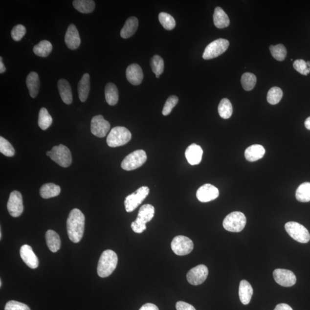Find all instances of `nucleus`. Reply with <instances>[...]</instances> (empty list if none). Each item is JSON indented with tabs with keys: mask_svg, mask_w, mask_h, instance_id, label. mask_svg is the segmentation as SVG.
<instances>
[{
	"mask_svg": "<svg viewBox=\"0 0 310 310\" xmlns=\"http://www.w3.org/2000/svg\"><path fill=\"white\" fill-rule=\"evenodd\" d=\"M85 217L80 210L71 211L67 220V230L69 239L74 243L81 242L85 230Z\"/></svg>",
	"mask_w": 310,
	"mask_h": 310,
	"instance_id": "obj_1",
	"label": "nucleus"
},
{
	"mask_svg": "<svg viewBox=\"0 0 310 310\" xmlns=\"http://www.w3.org/2000/svg\"><path fill=\"white\" fill-rule=\"evenodd\" d=\"M117 263V254L110 249L105 250L99 260L97 266L98 276L101 278L110 276L116 268Z\"/></svg>",
	"mask_w": 310,
	"mask_h": 310,
	"instance_id": "obj_2",
	"label": "nucleus"
},
{
	"mask_svg": "<svg viewBox=\"0 0 310 310\" xmlns=\"http://www.w3.org/2000/svg\"><path fill=\"white\" fill-rule=\"evenodd\" d=\"M155 215V208L150 204H144L140 207L136 220L132 223L133 232L141 233L147 229L146 223L153 220Z\"/></svg>",
	"mask_w": 310,
	"mask_h": 310,
	"instance_id": "obj_3",
	"label": "nucleus"
},
{
	"mask_svg": "<svg viewBox=\"0 0 310 310\" xmlns=\"http://www.w3.org/2000/svg\"><path fill=\"white\" fill-rule=\"evenodd\" d=\"M132 134L127 128L124 127H114L109 133L107 142L111 147L124 146L131 140Z\"/></svg>",
	"mask_w": 310,
	"mask_h": 310,
	"instance_id": "obj_4",
	"label": "nucleus"
},
{
	"mask_svg": "<svg viewBox=\"0 0 310 310\" xmlns=\"http://www.w3.org/2000/svg\"><path fill=\"white\" fill-rule=\"evenodd\" d=\"M47 155L52 160L62 167L67 168L72 163L70 151L63 144L52 148L50 151L47 152Z\"/></svg>",
	"mask_w": 310,
	"mask_h": 310,
	"instance_id": "obj_5",
	"label": "nucleus"
},
{
	"mask_svg": "<svg viewBox=\"0 0 310 310\" xmlns=\"http://www.w3.org/2000/svg\"><path fill=\"white\" fill-rule=\"evenodd\" d=\"M246 223V217L240 212L230 213L224 219L223 226L230 232H240L245 227Z\"/></svg>",
	"mask_w": 310,
	"mask_h": 310,
	"instance_id": "obj_6",
	"label": "nucleus"
},
{
	"mask_svg": "<svg viewBox=\"0 0 310 310\" xmlns=\"http://www.w3.org/2000/svg\"><path fill=\"white\" fill-rule=\"evenodd\" d=\"M147 159L146 152L138 150L133 152L122 161L121 167L124 170L133 171L138 169L146 163Z\"/></svg>",
	"mask_w": 310,
	"mask_h": 310,
	"instance_id": "obj_7",
	"label": "nucleus"
},
{
	"mask_svg": "<svg viewBox=\"0 0 310 310\" xmlns=\"http://www.w3.org/2000/svg\"><path fill=\"white\" fill-rule=\"evenodd\" d=\"M150 193V189L143 186L138 189L134 193L130 194L125 199L124 204L128 213L133 212L143 202Z\"/></svg>",
	"mask_w": 310,
	"mask_h": 310,
	"instance_id": "obj_8",
	"label": "nucleus"
},
{
	"mask_svg": "<svg viewBox=\"0 0 310 310\" xmlns=\"http://www.w3.org/2000/svg\"><path fill=\"white\" fill-rule=\"evenodd\" d=\"M285 229L288 235L296 242L303 244L309 242L310 233L301 224L296 222H289L286 224Z\"/></svg>",
	"mask_w": 310,
	"mask_h": 310,
	"instance_id": "obj_9",
	"label": "nucleus"
},
{
	"mask_svg": "<svg viewBox=\"0 0 310 310\" xmlns=\"http://www.w3.org/2000/svg\"><path fill=\"white\" fill-rule=\"evenodd\" d=\"M229 46V42L226 39H219L207 46L203 54V58L209 60L219 57L225 52Z\"/></svg>",
	"mask_w": 310,
	"mask_h": 310,
	"instance_id": "obj_10",
	"label": "nucleus"
},
{
	"mask_svg": "<svg viewBox=\"0 0 310 310\" xmlns=\"http://www.w3.org/2000/svg\"><path fill=\"white\" fill-rule=\"evenodd\" d=\"M171 245L173 251L178 256L189 255L194 249L192 240L184 236L175 237Z\"/></svg>",
	"mask_w": 310,
	"mask_h": 310,
	"instance_id": "obj_11",
	"label": "nucleus"
},
{
	"mask_svg": "<svg viewBox=\"0 0 310 310\" xmlns=\"http://www.w3.org/2000/svg\"><path fill=\"white\" fill-rule=\"evenodd\" d=\"M209 274V270L206 266L201 265L194 267L187 274L188 282L191 285L199 286L206 280Z\"/></svg>",
	"mask_w": 310,
	"mask_h": 310,
	"instance_id": "obj_12",
	"label": "nucleus"
},
{
	"mask_svg": "<svg viewBox=\"0 0 310 310\" xmlns=\"http://www.w3.org/2000/svg\"><path fill=\"white\" fill-rule=\"evenodd\" d=\"M8 212L13 217L21 216L24 210L22 198L18 191H14L10 194L7 203Z\"/></svg>",
	"mask_w": 310,
	"mask_h": 310,
	"instance_id": "obj_13",
	"label": "nucleus"
},
{
	"mask_svg": "<svg viewBox=\"0 0 310 310\" xmlns=\"http://www.w3.org/2000/svg\"><path fill=\"white\" fill-rule=\"evenodd\" d=\"M111 125L110 123L104 119L101 115L94 116L91 121V132L94 136L98 137L106 136L110 131Z\"/></svg>",
	"mask_w": 310,
	"mask_h": 310,
	"instance_id": "obj_14",
	"label": "nucleus"
},
{
	"mask_svg": "<svg viewBox=\"0 0 310 310\" xmlns=\"http://www.w3.org/2000/svg\"><path fill=\"white\" fill-rule=\"evenodd\" d=\"M273 276L277 283L286 288L291 287L296 282L294 273L289 270L276 269L273 271Z\"/></svg>",
	"mask_w": 310,
	"mask_h": 310,
	"instance_id": "obj_15",
	"label": "nucleus"
},
{
	"mask_svg": "<svg viewBox=\"0 0 310 310\" xmlns=\"http://www.w3.org/2000/svg\"><path fill=\"white\" fill-rule=\"evenodd\" d=\"M219 190L211 184H205L197 190V197L201 202H208L217 199Z\"/></svg>",
	"mask_w": 310,
	"mask_h": 310,
	"instance_id": "obj_16",
	"label": "nucleus"
},
{
	"mask_svg": "<svg viewBox=\"0 0 310 310\" xmlns=\"http://www.w3.org/2000/svg\"><path fill=\"white\" fill-rule=\"evenodd\" d=\"M65 44L67 47L72 50L77 49L81 44V38L80 34L76 26L71 24L68 26L65 35Z\"/></svg>",
	"mask_w": 310,
	"mask_h": 310,
	"instance_id": "obj_17",
	"label": "nucleus"
},
{
	"mask_svg": "<svg viewBox=\"0 0 310 310\" xmlns=\"http://www.w3.org/2000/svg\"><path fill=\"white\" fill-rule=\"evenodd\" d=\"M21 258L29 268L35 269L39 266V259L36 256L31 246L24 245L21 247L20 250Z\"/></svg>",
	"mask_w": 310,
	"mask_h": 310,
	"instance_id": "obj_18",
	"label": "nucleus"
},
{
	"mask_svg": "<svg viewBox=\"0 0 310 310\" xmlns=\"http://www.w3.org/2000/svg\"><path fill=\"white\" fill-rule=\"evenodd\" d=\"M126 77L132 85H139L143 80V72L139 65L132 64L127 68Z\"/></svg>",
	"mask_w": 310,
	"mask_h": 310,
	"instance_id": "obj_19",
	"label": "nucleus"
},
{
	"mask_svg": "<svg viewBox=\"0 0 310 310\" xmlns=\"http://www.w3.org/2000/svg\"><path fill=\"white\" fill-rule=\"evenodd\" d=\"M203 150L196 144H191L187 148L185 156L188 162L192 166L199 164L202 161Z\"/></svg>",
	"mask_w": 310,
	"mask_h": 310,
	"instance_id": "obj_20",
	"label": "nucleus"
},
{
	"mask_svg": "<svg viewBox=\"0 0 310 310\" xmlns=\"http://www.w3.org/2000/svg\"><path fill=\"white\" fill-rule=\"evenodd\" d=\"M253 290L251 285L245 280H243L240 283L239 296L243 305H248L251 301Z\"/></svg>",
	"mask_w": 310,
	"mask_h": 310,
	"instance_id": "obj_21",
	"label": "nucleus"
},
{
	"mask_svg": "<svg viewBox=\"0 0 310 310\" xmlns=\"http://www.w3.org/2000/svg\"><path fill=\"white\" fill-rule=\"evenodd\" d=\"M266 153L265 148L261 145L255 144L250 146L245 151V157L249 161H255L258 160L265 156Z\"/></svg>",
	"mask_w": 310,
	"mask_h": 310,
	"instance_id": "obj_22",
	"label": "nucleus"
},
{
	"mask_svg": "<svg viewBox=\"0 0 310 310\" xmlns=\"http://www.w3.org/2000/svg\"><path fill=\"white\" fill-rule=\"evenodd\" d=\"M58 88L61 97L64 103L70 105L72 102V94L70 84L67 80H60L58 82Z\"/></svg>",
	"mask_w": 310,
	"mask_h": 310,
	"instance_id": "obj_23",
	"label": "nucleus"
},
{
	"mask_svg": "<svg viewBox=\"0 0 310 310\" xmlns=\"http://www.w3.org/2000/svg\"><path fill=\"white\" fill-rule=\"evenodd\" d=\"M138 26L137 18L134 16H131L127 19L123 28H122L120 35L123 39H128L133 36L136 32Z\"/></svg>",
	"mask_w": 310,
	"mask_h": 310,
	"instance_id": "obj_24",
	"label": "nucleus"
},
{
	"mask_svg": "<svg viewBox=\"0 0 310 310\" xmlns=\"http://www.w3.org/2000/svg\"><path fill=\"white\" fill-rule=\"evenodd\" d=\"M26 84H27L31 97H36L40 88V81H39L38 74L36 72H31L27 76Z\"/></svg>",
	"mask_w": 310,
	"mask_h": 310,
	"instance_id": "obj_25",
	"label": "nucleus"
},
{
	"mask_svg": "<svg viewBox=\"0 0 310 310\" xmlns=\"http://www.w3.org/2000/svg\"><path fill=\"white\" fill-rule=\"evenodd\" d=\"M214 24L218 28L222 29L228 27L230 20L228 16L221 7H217L214 10L213 15Z\"/></svg>",
	"mask_w": 310,
	"mask_h": 310,
	"instance_id": "obj_26",
	"label": "nucleus"
},
{
	"mask_svg": "<svg viewBox=\"0 0 310 310\" xmlns=\"http://www.w3.org/2000/svg\"><path fill=\"white\" fill-rule=\"evenodd\" d=\"M90 75L86 73L82 76L78 85V95L81 101L85 102L87 101L89 91H90Z\"/></svg>",
	"mask_w": 310,
	"mask_h": 310,
	"instance_id": "obj_27",
	"label": "nucleus"
},
{
	"mask_svg": "<svg viewBox=\"0 0 310 310\" xmlns=\"http://www.w3.org/2000/svg\"><path fill=\"white\" fill-rule=\"evenodd\" d=\"M45 240L47 246L52 252H57L61 248L60 237L55 231L48 230L45 233Z\"/></svg>",
	"mask_w": 310,
	"mask_h": 310,
	"instance_id": "obj_28",
	"label": "nucleus"
},
{
	"mask_svg": "<svg viewBox=\"0 0 310 310\" xmlns=\"http://www.w3.org/2000/svg\"><path fill=\"white\" fill-rule=\"evenodd\" d=\"M61 187L52 183L44 184L40 190L41 196L44 199L57 197L61 193Z\"/></svg>",
	"mask_w": 310,
	"mask_h": 310,
	"instance_id": "obj_29",
	"label": "nucleus"
},
{
	"mask_svg": "<svg viewBox=\"0 0 310 310\" xmlns=\"http://www.w3.org/2000/svg\"><path fill=\"white\" fill-rule=\"evenodd\" d=\"M105 99L111 106L116 105L118 101V91L116 86L113 83H108L105 89Z\"/></svg>",
	"mask_w": 310,
	"mask_h": 310,
	"instance_id": "obj_30",
	"label": "nucleus"
},
{
	"mask_svg": "<svg viewBox=\"0 0 310 310\" xmlns=\"http://www.w3.org/2000/svg\"><path fill=\"white\" fill-rule=\"evenodd\" d=\"M72 5L82 14H90L94 11L95 6V2L92 0H75Z\"/></svg>",
	"mask_w": 310,
	"mask_h": 310,
	"instance_id": "obj_31",
	"label": "nucleus"
},
{
	"mask_svg": "<svg viewBox=\"0 0 310 310\" xmlns=\"http://www.w3.org/2000/svg\"><path fill=\"white\" fill-rule=\"evenodd\" d=\"M52 50V45L48 41H42L35 45L33 51L39 57L45 58L50 54Z\"/></svg>",
	"mask_w": 310,
	"mask_h": 310,
	"instance_id": "obj_32",
	"label": "nucleus"
},
{
	"mask_svg": "<svg viewBox=\"0 0 310 310\" xmlns=\"http://www.w3.org/2000/svg\"><path fill=\"white\" fill-rule=\"evenodd\" d=\"M296 199L301 202L310 201V183L305 182L300 185L296 191Z\"/></svg>",
	"mask_w": 310,
	"mask_h": 310,
	"instance_id": "obj_33",
	"label": "nucleus"
},
{
	"mask_svg": "<svg viewBox=\"0 0 310 310\" xmlns=\"http://www.w3.org/2000/svg\"><path fill=\"white\" fill-rule=\"evenodd\" d=\"M221 117L224 119H228L233 113V107L230 101L227 98H223L221 101L218 108Z\"/></svg>",
	"mask_w": 310,
	"mask_h": 310,
	"instance_id": "obj_34",
	"label": "nucleus"
},
{
	"mask_svg": "<svg viewBox=\"0 0 310 310\" xmlns=\"http://www.w3.org/2000/svg\"><path fill=\"white\" fill-rule=\"evenodd\" d=\"M52 123L51 115L45 108H41L39 113L38 125L42 130H46Z\"/></svg>",
	"mask_w": 310,
	"mask_h": 310,
	"instance_id": "obj_35",
	"label": "nucleus"
},
{
	"mask_svg": "<svg viewBox=\"0 0 310 310\" xmlns=\"http://www.w3.org/2000/svg\"><path fill=\"white\" fill-rule=\"evenodd\" d=\"M152 70L156 75L157 78L163 73L164 69V63L162 58L159 55H155L151 60Z\"/></svg>",
	"mask_w": 310,
	"mask_h": 310,
	"instance_id": "obj_36",
	"label": "nucleus"
},
{
	"mask_svg": "<svg viewBox=\"0 0 310 310\" xmlns=\"http://www.w3.org/2000/svg\"><path fill=\"white\" fill-rule=\"evenodd\" d=\"M242 87L246 91L252 90L256 84L257 78L255 75L250 72H246L242 75Z\"/></svg>",
	"mask_w": 310,
	"mask_h": 310,
	"instance_id": "obj_37",
	"label": "nucleus"
},
{
	"mask_svg": "<svg viewBox=\"0 0 310 310\" xmlns=\"http://www.w3.org/2000/svg\"><path fill=\"white\" fill-rule=\"evenodd\" d=\"M269 50L272 57L276 60L278 61H283L285 60L287 55V49L282 44L273 45H271L269 47Z\"/></svg>",
	"mask_w": 310,
	"mask_h": 310,
	"instance_id": "obj_38",
	"label": "nucleus"
},
{
	"mask_svg": "<svg viewBox=\"0 0 310 310\" xmlns=\"http://www.w3.org/2000/svg\"><path fill=\"white\" fill-rule=\"evenodd\" d=\"M159 20L160 24L167 30H172L176 27V21L172 16L167 13L161 12L159 15Z\"/></svg>",
	"mask_w": 310,
	"mask_h": 310,
	"instance_id": "obj_39",
	"label": "nucleus"
},
{
	"mask_svg": "<svg viewBox=\"0 0 310 310\" xmlns=\"http://www.w3.org/2000/svg\"><path fill=\"white\" fill-rule=\"evenodd\" d=\"M283 94L281 89L278 87H273L268 92L267 101L271 105L278 104L281 101Z\"/></svg>",
	"mask_w": 310,
	"mask_h": 310,
	"instance_id": "obj_40",
	"label": "nucleus"
},
{
	"mask_svg": "<svg viewBox=\"0 0 310 310\" xmlns=\"http://www.w3.org/2000/svg\"><path fill=\"white\" fill-rule=\"evenodd\" d=\"M0 152L8 157L14 156L15 154L14 148L12 144L2 136L0 137Z\"/></svg>",
	"mask_w": 310,
	"mask_h": 310,
	"instance_id": "obj_41",
	"label": "nucleus"
},
{
	"mask_svg": "<svg viewBox=\"0 0 310 310\" xmlns=\"http://www.w3.org/2000/svg\"><path fill=\"white\" fill-rule=\"evenodd\" d=\"M178 101H179V99L176 95H171L167 99L166 103H165L162 114L164 115H169L172 111L173 108L177 105Z\"/></svg>",
	"mask_w": 310,
	"mask_h": 310,
	"instance_id": "obj_42",
	"label": "nucleus"
},
{
	"mask_svg": "<svg viewBox=\"0 0 310 310\" xmlns=\"http://www.w3.org/2000/svg\"><path fill=\"white\" fill-rule=\"evenodd\" d=\"M27 30L24 25L18 24L16 25L11 31V36L15 41L18 42L22 40Z\"/></svg>",
	"mask_w": 310,
	"mask_h": 310,
	"instance_id": "obj_43",
	"label": "nucleus"
},
{
	"mask_svg": "<svg viewBox=\"0 0 310 310\" xmlns=\"http://www.w3.org/2000/svg\"><path fill=\"white\" fill-rule=\"evenodd\" d=\"M293 68L295 70L303 75H308L310 72V68L307 66L306 62L303 59H298L293 62Z\"/></svg>",
	"mask_w": 310,
	"mask_h": 310,
	"instance_id": "obj_44",
	"label": "nucleus"
},
{
	"mask_svg": "<svg viewBox=\"0 0 310 310\" xmlns=\"http://www.w3.org/2000/svg\"><path fill=\"white\" fill-rule=\"evenodd\" d=\"M4 310H31L29 307L24 303L15 301H11L6 303Z\"/></svg>",
	"mask_w": 310,
	"mask_h": 310,
	"instance_id": "obj_45",
	"label": "nucleus"
},
{
	"mask_svg": "<svg viewBox=\"0 0 310 310\" xmlns=\"http://www.w3.org/2000/svg\"><path fill=\"white\" fill-rule=\"evenodd\" d=\"M176 309L177 310H196L192 305L182 301L177 303Z\"/></svg>",
	"mask_w": 310,
	"mask_h": 310,
	"instance_id": "obj_46",
	"label": "nucleus"
},
{
	"mask_svg": "<svg viewBox=\"0 0 310 310\" xmlns=\"http://www.w3.org/2000/svg\"><path fill=\"white\" fill-rule=\"evenodd\" d=\"M139 310H159L157 307L153 303H147L144 305Z\"/></svg>",
	"mask_w": 310,
	"mask_h": 310,
	"instance_id": "obj_47",
	"label": "nucleus"
},
{
	"mask_svg": "<svg viewBox=\"0 0 310 310\" xmlns=\"http://www.w3.org/2000/svg\"><path fill=\"white\" fill-rule=\"evenodd\" d=\"M274 310H293L292 309L289 305L286 304V303H281L276 306Z\"/></svg>",
	"mask_w": 310,
	"mask_h": 310,
	"instance_id": "obj_48",
	"label": "nucleus"
},
{
	"mask_svg": "<svg viewBox=\"0 0 310 310\" xmlns=\"http://www.w3.org/2000/svg\"><path fill=\"white\" fill-rule=\"evenodd\" d=\"M6 71V68L2 62V58L0 57V73L2 74Z\"/></svg>",
	"mask_w": 310,
	"mask_h": 310,
	"instance_id": "obj_49",
	"label": "nucleus"
},
{
	"mask_svg": "<svg viewBox=\"0 0 310 310\" xmlns=\"http://www.w3.org/2000/svg\"><path fill=\"white\" fill-rule=\"evenodd\" d=\"M305 127L308 130H310V117L307 118L305 123Z\"/></svg>",
	"mask_w": 310,
	"mask_h": 310,
	"instance_id": "obj_50",
	"label": "nucleus"
},
{
	"mask_svg": "<svg viewBox=\"0 0 310 310\" xmlns=\"http://www.w3.org/2000/svg\"><path fill=\"white\" fill-rule=\"evenodd\" d=\"M306 64H307V66H308V67L309 68H310V61L307 62Z\"/></svg>",
	"mask_w": 310,
	"mask_h": 310,
	"instance_id": "obj_51",
	"label": "nucleus"
},
{
	"mask_svg": "<svg viewBox=\"0 0 310 310\" xmlns=\"http://www.w3.org/2000/svg\"><path fill=\"white\" fill-rule=\"evenodd\" d=\"M2 238V233H1V230H0V239H1Z\"/></svg>",
	"mask_w": 310,
	"mask_h": 310,
	"instance_id": "obj_52",
	"label": "nucleus"
},
{
	"mask_svg": "<svg viewBox=\"0 0 310 310\" xmlns=\"http://www.w3.org/2000/svg\"><path fill=\"white\" fill-rule=\"evenodd\" d=\"M2 286V281H1V280H0V287Z\"/></svg>",
	"mask_w": 310,
	"mask_h": 310,
	"instance_id": "obj_53",
	"label": "nucleus"
}]
</instances>
